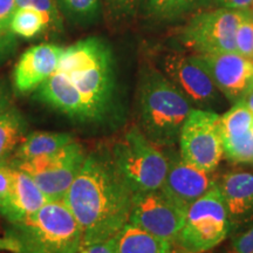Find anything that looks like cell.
I'll return each mask as SVG.
<instances>
[{
  "label": "cell",
  "instance_id": "cell-1",
  "mask_svg": "<svg viewBox=\"0 0 253 253\" xmlns=\"http://www.w3.org/2000/svg\"><path fill=\"white\" fill-rule=\"evenodd\" d=\"M115 73L112 49L89 37L65 49L56 71L36 90V99L84 123L100 122L112 108Z\"/></svg>",
  "mask_w": 253,
  "mask_h": 253
},
{
  "label": "cell",
  "instance_id": "cell-2",
  "mask_svg": "<svg viewBox=\"0 0 253 253\" xmlns=\"http://www.w3.org/2000/svg\"><path fill=\"white\" fill-rule=\"evenodd\" d=\"M132 198L112 150L102 147L87 154L63 202L80 224L82 245H87L112 238L128 223Z\"/></svg>",
  "mask_w": 253,
  "mask_h": 253
},
{
  "label": "cell",
  "instance_id": "cell-3",
  "mask_svg": "<svg viewBox=\"0 0 253 253\" xmlns=\"http://www.w3.org/2000/svg\"><path fill=\"white\" fill-rule=\"evenodd\" d=\"M188 97L162 73L150 69L138 86V128L157 147H175L181 129L191 112Z\"/></svg>",
  "mask_w": 253,
  "mask_h": 253
},
{
  "label": "cell",
  "instance_id": "cell-4",
  "mask_svg": "<svg viewBox=\"0 0 253 253\" xmlns=\"http://www.w3.org/2000/svg\"><path fill=\"white\" fill-rule=\"evenodd\" d=\"M19 248L77 253L82 245L80 224L65 202H47L24 219L9 223L6 232Z\"/></svg>",
  "mask_w": 253,
  "mask_h": 253
},
{
  "label": "cell",
  "instance_id": "cell-5",
  "mask_svg": "<svg viewBox=\"0 0 253 253\" xmlns=\"http://www.w3.org/2000/svg\"><path fill=\"white\" fill-rule=\"evenodd\" d=\"M116 168L134 194L162 188L168 171V157L137 126H131L112 147Z\"/></svg>",
  "mask_w": 253,
  "mask_h": 253
},
{
  "label": "cell",
  "instance_id": "cell-6",
  "mask_svg": "<svg viewBox=\"0 0 253 253\" xmlns=\"http://www.w3.org/2000/svg\"><path fill=\"white\" fill-rule=\"evenodd\" d=\"M232 230L227 210L216 183L194 202L173 242V253H205L220 244Z\"/></svg>",
  "mask_w": 253,
  "mask_h": 253
},
{
  "label": "cell",
  "instance_id": "cell-7",
  "mask_svg": "<svg viewBox=\"0 0 253 253\" xmlns=\"http://www.w3.org/2000/svg\"><path fill=\"white\" fill-rule=\"evenodd\" d=\"M78 142H72L53 154L42 155L24 162L9 163L32 177L48 202H62L80 172L87 157Z\"/></svg>",
  "mask_w": 253,
  "mask_h": 253
},
{
  "label": "cell",
  "instance_id": "cell-8",
  "mask_svg": "<svg viewBox=\"0 0 253 253\" xmlns=\"http://www.w3.org/2000/svg\"><path fill=\"white\" fill-rule=\"evenodd\" d=\"M220 115L214 110L192 108L181 129L179 154L185 162L205 171H214L224 157Z\"/></svg>",
  "mask_w": 253,
  "mask_h": 253
},
{
  "label": "cell",
  "instance_id": "cell-9",
  "mask_svg": "<svg viewBox=\"0 0 253 253\" xmlns=\"http://www.w3.org/2000/svg\"><path fill=\"white\" fill-rule=\"evenodd\" d=\"M248 11L219 8L192 18L182 34V41L197 55L237 52L236 36Z\"/></svg>",
  "mask_w": 253,
  "mask_h": 253
},
{
  "label": "cell",
  "instance_id": "cell-10",
  "mask_svg": "<svg viewBox=\"0 0 253 253\" xmlns=\"http://www.w3.org/2000/svg\"><path fill=\"white\" fill-rule=\"evenodd\" d=\"M186 210L162 189L134 194L128 223L173 244L184 225Z\"/></svg>",
  "mask_w": 253,
  "mask_h": 253
},
{
  "label": "cell",
  "instance_id": "cell-11",
  "mask_svg": "<svg viewBox=\"0 0 253 253\" xmlns=\"http://www.w3.org/2000/svg\"><path fill=\"white\" fill-rule=\"evenodd\" d=\"M163 69L164 75L197 108L214 110L219 104L220 91L198 55L168 54L164 58Z\"/></svg>",
  "mask_w": 253,
  "mask_h": 253
},
{
  "label": "cell",
  "instance_id": "cell-12",
  "mask_svg": "<svg viewBox=\"0 0 253 253\" xmlns=\"http://www.w3.org/2000/svg\"><path fill=\"white\" fill-rule=\"evenodd\" d=\"M168 157V171L162 189L166 194L188 211L190 205L210 191L216 184L214 171L198 169L183 160L175 147L163 149Z\"/></svg>",
  "mask_w": 253,
  "mask_h": 253
},
{
  "label": "cell",
  "instance_id": "cell-13",
  "mask_svg": "<svg viewBox=\"0 0 253 253\" xmlns=\"http://www.w3.org/2000/svg\"><path fill=\"white\" fill-rule=\"evenodd\" d=\"M211 78L231 103L244 100L253 89V60L238 52H223L198 55Z\"/></svg>",
  "mask_w": 253,
  "mask_h": 253
},
{
  "label": "cell",
  "instance_id": "cell-14",
  "mask_svg": "<svg viewBox=\"0 0 253 253\" xmlns=\"http://www.w3.org/2000/svg\"><path fill=\"white\" fill-rule=\"evenodd\" d=\"M253 114L244 100L220 116V137L224 157L231 162L253 164Z\"/></svg>",
  "mask_w": 253,
  "mask_h": 253
},
{
  "label": "cell",
  "instance_id": "cell-15",
  "mask_svg": "<svg viewBox=\"0 0 253 253\" xmlns=\"http://www.w3.org/2000/svg\"><path fill=\"white\" fill-rule=\"evenodd\" d=\"M63 52L54 43H40L25 50L14 67V90L19 94L37 90L56 71Z\"/></svg>",
  "mask_w": 253,
  "mask_h": 253
},
{
  "label": "cell",
  "instance_id": "cell-16",
  "mask_svg": "<svg viewBox=\"0 0 253 253\" xmlns=\"http://www.w3.org/2000/svg\"><path fill=\"white\" fill-rule=\"evenodd\" d=\"M217 183L232 229L250 223L253 219V173L235 170Z\"/></svg>",
  "mask_w": 253,
  "mask_h": 253
},
{
  "label": "cell",
  "instance_id": "cell-17",
  "mask_svg": "<svg viewBox=\"0 0 253 253\" xmlns=\"http://www.w3.org/2000/svg\"><path fill=\"white\" fill-rule=\"evenodd\" d=\"M9 168L12 175V195L7 221L15 223L36 212L48 201L32 177L17 168Z\"/></svg>",
  "mask_w": 253,
  "mask_h": 253
},
{
  "label": "cell",
  "instance_id": "cell-18",
  "mask_svg": "<svg viewBox=\"0 0 253 253\" xmlns=\"http://www.w3.org/2000/svg\"><path fill=\"white\" fill-rule=\"evenodd\" d=\"M116 253H173V244L141 227L126 223L114 236Z\"/></svg>",
  "mask_w": 253,
  "mask_h": 253
},
{
  "label": "cell",
  "instance_id": "cell-19",
  "mask_svg": "<svg viewBox=\"0 0 253 253\" xmlns=\"http://www.w3.org/2000/svg\"><path fill=\"white\" fill-rule=\"evenodd\" d=\"M74 142L72 135L58 131H33L27 134L9 163L24 162L42 155L53 154ZM8 163V164H9Z\"/></svg>",
  "mask_w": 253,
  "mask_h": 253
},
{
  "label": "cell",
  "instance_id": "cell-20",
  "mask_svg": "<svg viewBox=\"0 0 253 253\" xmlns=\"http://www.w3.org/2000/svg\"><path fill=\"white\" fill-rule=\"evenodd\" d=\"M27 131L26 119L15 107L0 114V167L8 166Z\"/></svg>",
  "mask_w": 253,
  "mask_h": 253
},
{
  "label": "cell",
  "instance_id": "cell-21",
  "mask_svg": "<svg viewBox=\"0 0 253 253\" xmlns=\"http://www.w3.org/2000/svg\"><path fill=\"white\" fill-rule=\"evenodd\" d=\"M50 26L49 20L37 9L23 7L15 9L11 27L15 36L32 39Z\"/></svg>",
  "mask_w": 253,
  "mask_h": 253
},
{
  "label": "cell",
  "instance_id": "cell-22",
  "mask_svg": "<svg viewBox=\"0 0 253 253\" xmlns=\"http://www.w3.org/2000/svg\"><path fill=\"white\" fill-rule=\"evenodd\" d=\"M15 9V0H0V62L13 54L17 48V36L11 27Z\"/></svg>",
  "mask_w": 253,
  "mask_h": 253
},
{
  "label": "cell",
  "instance_id": "cell-23",
  "mask_svg": "<svg viewBox=\"0 0 253 253\" xmlns=\"http://www.w3.org/2000/svg\"><path fill=\"white\" fill-rule=\"evenodd\" d=\"M56 5L72 20L86 23L96 18L100 0H55Z\"/></svg>",
  "mask_w": 253,
  "mask_h": 253
},
{
  "label": "cell",
  "instance_id": "cell-24",
  "mask_svg": "<svg viewBox=\"0 0 253 253\" xmlns=\"http://www.w3.org/2000/svg\"><path fill=\"white\" fill-rule=\"evenodd\" d=\"M203 0H148L151 12L160 18H171L197 6Z\"/></svg>",
  "mask_w": 253,
  "mask_h": 253
},
{
  "label": "cell",
  "instance_id": "cell-25",
  "mask_svg": "<svg viewBox=\"0 0 253 253\" xmlns=\"http://www.w3.org/2000/svg\"><path fill=\"white\" fill-rule=\"evenodd\" d=\"M15 7L37 9L48 19L50 26L54 28H61L62 26V18L59 7L53 0H15Z\"/></svg>",
  "mask_w": 253,
  "mask_h": 253
},
{
  "label": "cell",
  "instance_id": "cell-26",
  "mask_svg": "<svg viewBox=\"0 0 253 253\" xmlns=\"http://www.w3.org/2000/svg\"><path fill=\"white\" fill-rule=\"evenodd\" d=\"M236 50L245 58L253 60V18L249 13L237 31Z\"/></svg>",
  "mask_w": 253,
  "mask_h": 253
},
{
  "label": "cell",
  "instance_id": "cell-27",
  "mask_svg": "<svg viewBox=\"0 0 253 253\" xmlns=\"http://www.w3.org/2000/svg\"><path fill=\"white\" fill-rule=\"evenodd\" d=\"M12 195V175L8 166L0 167V217L6 220L9 217Z\"/></svg>",
  "mask_w": 253,
  "mask_h": 253
},
{
  "label": "cell",
  "instance_id": "cell-28",
  "mask_svg": "<svg viewBox=\"0 0 253 253\" xmlns=\"http://www.w3.org/2000/svg\"><path fill=\"white\" fill-rule=\"evenodd\" d=\"M231 253H253V226L231 243Z\"/></svg>",
  "mask_w": 253,
  "mask_h": 253
},
{
  "label": "cell",
  "instance_id": "cell-29",
  "mask_svg": "<svg viewBox=\"0 0 253 253\" xmlns=\"http://www.w3.org/2000/svg\"><path fill=\"white\" fill-rule=\"evenodd\" d=\"M77 253H116L115 238L102 240L99 243H93V244L81 245Z\"/></svg>",
  "mask_w": 253,
  "mask_h": 253
},
{
  "label": "cell",
  "instance_id": "cell-30",
  "mask_svg": "<svg viewBox=\"0 0 253 253\" xmlns=\"http://www.w3.org/2000/svg\"><path fill=\"white\" fill-rule=\"evenodd\" d=\"M12 106V91L7 82L0 79V114L11 108Z\"/></svg>",
  "mask_w": 253,
  "mask_h": 253
},
{
  "label": "cell",
  "instance_id": "cell-31",
  "mask_svg": "<svg viewBox=\"0 0 253 253\" xmlns=\"http://www.w3.org/2000/svg\"><path fill=\"white\" fill-rule=\"evenodd\" d=\"M221 8L246 11L253 5V0H216Z\"/></svg>",
  "mask_w": 253,
  "mask_h": 253
},
{
  "label": "cell",
  "instance_id": "cell-32",
  "mask_svg": "<svg viewBox=\"0 0 253 253\" xmlns=\"http://www.w3.org/2000/svg\"><path fill=\"white\" fill-rule=\"evenodd\" d=\"M108 1L114 8L120 11H128L134 6L136 0H108Z\"/></svg>",
  "mask_w": 253,
  "mask_h": 253
},
{
  "label": "cell",
  "instance_id": "cell-33",
  "mask_svg": "<svg viewBox=\"0 0 253 253\" xmlns=\"http://www.w3.org/2000/svg\"><path fill=\"white\" fill-rule=\"evenodd\" d=\"M0 251H9L15 253L18 251V245L7 237H0Z\"/></svg>",
  "mask_w": 253,
  "mask_h": 253
},
{
  "label": "cell",
  "instance_id": "cell-34",
  "mask_svg": "<svg viewBox=\"0 0 253 253\" xmlns=\"http://www.w3.org/2000/svg\"><path fill=\"white\" fill-rule=\"evenodd\" d=\"M15 253H54L45 251V250H39V249H27V248H19L18 251Z\"/></svg>",
  "mask_w": 253,
  "mask_h": 253
},
{
  "label": "cell",
  "instance_id": "cell-35",
  "mask_svg": "<svg viewBox=\"0 0 253 253\" xmlns=\"http://www.w3.org/2000/svg\"><path fill=\"white\" fill-rule=\"evenodd\" d=\"M244 102L246 106H248V108L251 110L252 114H253V89L251 90V93H250L248 96L244 99Z\"/></svg>",
  "mask_w": 253,
  "mask_h": 253
},
{
  "label": "cell",
  "instance_id": "cell-36",
  "mask_svg": "<svg viewBox=\"0 0 253 253\" xmlns=\"http://www.w3.org/2000/svg\"><path fill=\"white\" fill-rule=\"evenodd\" d=\"M252 129H253V118H252Z\"/></svg>",
  "mask_w": 253,
  "mask_h": 253
}]
</instances>
